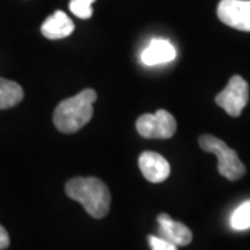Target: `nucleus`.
<instances>
[{"label":"nucleus","mask_w":250,"mask_h":250,"mask_svg":"<svg viewBox=\"0 0 250 250\" xmlns=\"http://www.w3.org/2000/svg\"><path fill=\"white\" fill-rule=\"evenodd\" d=\"M67 196L83 206L93 218L106 217L110 210V190L103 181L95 177H78L65 184Z\"/></svg>","instance_id":"1"},{"label":"nucleus","mask_w":250,"mask_h":250,"mask_svg":"<svg viewBox=\"0 0 250 250\" xmlns=\"http://www.w3.org/2000/svg\"><path fill=\"white\" fill-rule=\"evenodd\" d=\"M96 98L98 95L93 89H83L78 95L60 102L53 114L56 128L62 134L80 131L93 116V103Z\"/></svg>","instance_id":"2"},{"label":"nucleus","mask_w":250,"mask_h":250,"mask_svg":"<svg viewBox=\"0 0 250 250\" xmlns=\"http://www.w3.org/2000/svg\"><path fill=\"white\" fill-rule=\"evenodd\" d=\"M199 145L205 152L213 153L218 159V172L229 181L241 179L246 167L242 163L238 153L231 149L227 143L215 138L213 135H202L199 138Z\"/></svg>","instance_id":"3"},{"label":"nucleus","mask_w":250,"mask_h":250,"mask_svg":"<svg viewBox=\"0 0 250 250\" xmlns=\"http://www.w3.org/2000/svg\"><path fill=\"white\" fill-rule=\"evenodd\" d=\"M136 131L146 139H168L177 131V121L167 110L143 114L136 120Z\"/></svg>","instance_id":"4"},{"label":"nucleus","mask_w":250,"mask_h":250,"mask_svg":"<svg viewBox=\"0 0 250 250\" xmlns=\"http://www.w3.org/2000/svg\"><path fill=\"white\" fill-rule=\"evenodd\" d=\"M249 102V85L241 75H233L228 85L217 96V106L223 107L231 117H239Z\"/></svg>","instance_id":"5"},{"label":"nucleus","mask_w":250,"mask_h":250,"mask_svg":"<svg viewBox=\"0 0 250 250\" xmlns=\"http://www.w3.org/2000/svg\"><path fill=\"white\" fill-rule=\"evenodd\" d=\"M217 16L225 25L250 32V0H221Z\"/></svg>","instance_id":"6"},{"label":"nucleus","mask_w":250,"mask_h":250,"mask_svg":"<svg viewBox=\"0 0 250 250\" xmlns=\"http://www.w3.org/2000/svg\"><path fill=\"white\" fill-rule=\"evenodd\" d=\"M138 163H139V168L142 171L143 177L149 182L159 184L170 177V164L159 153L143 152L139 156Z\"/></svg>","instance_id":"7"},{"label":"nucleus","mask_w":250,"mask_h":250,"mask_svg":"<svg viewBox=\"0 0 250 250\" xmlns=\"http://www.w3.org/2000/svg\"><path fill=\"white\" fill-rule=\"evenodd\" d=\"M159 221V232L161 238L170 241L177 246H187L192 242V231L185 224L172 220L170 215L163 213L157 217Z\"/></svg>","instance_id":"8"},{"label":"nucleus","mask_w":250,"mask_h":250,"mask_svg":"<svg viewBox=\"0 0 250 250\" xmlns=\"http://www.w3.org/2000/svg\"><path fill=\"white\" fill-rule=\"evenodd\" d=\"M177 56L175 47L167 39H152L141 54V60L146 65H159L172 62Z\"/></svg>","instance_id":"9"},{"label":"nucleus","mask_w":250,"mask_h":250,"mask_svg":"<svg viewBox=\"0 0 250 250\" xmlns=\"http://www.w3.org/2000/svg\"><path fill=\"white\" fill-rule=\"evenodd\" d=\"M74 29H75V25L71 18L62 10H57L50 17L46 18L45 22L41 27V32L47 39L56 41V39H64L68 35H71Z\"/></svg>","instance_id":"10"},{"label":"nucleus","mask_w":250,"mask_h":250,"mask_svg":"<svg viewBox=\"0 0 250 250\" xmlns=\"http://www.w3.org/2000/svg\"><path fill=\"white\" fill-rule=\"evenodd\" d=\"M24 99V90L17 82L0 78V110L17 106Z\"/></svg>","instance_id":"11"},{"label":"nucleus","mask_w":250,"mask_h":250,"mask_svg":"<svg viewBox=\"0 0 250 250\" xmlns=\"http://www.w3.org/2000/svg\"><path fill=\"white\" fill-rule=\"evenodd\" d=\"M231 227L236 231H245L250 228V200L243 202L239 207L235 208L231 215Z\"/></svg>","instance_id":"12"},{"label":"nucleus","mask_w":250,"mask_h":250,"mask_svg":"<svg viewBox=\"0 0 250 250\" xmlns=\"http://www.w3.org/2000/svg\"><path fill=\"white\" fill-rule=\"evenodd\" d=\"M95 0H71L70 1V10L74 16L81 20H88L92 17V4Z\"/></svg>","instance_id":"13"},{"label":"nucleus","mask_w":250,"mask_h":250,"mask_svg":"<svg viewBox=\"0 0 250 250\" xmlns=\"http://www.w3.org/2000/svg\"><path fill=\"white\" fill-rule=\"evenodd\" d=\"M149 245L152 250H178V246L171 243L170 241L161 238V236H154V235H150L149 238Z\"/></svg>","instance_id":"14"},{"label":"nucleus","mask_w":250,"mask_h":250,"mask_svg":"<svg viewBox=\"0 0 250 250\" xmlns=\"http://www.w3.org/2000/svg\"><path fill=\"white\" fill-rule=\"evenodd\" d=\"M10 245V238L7 231L0 225V250H4L9 248Z\"/></svg>","instance_id":"15"}]
</instances>
